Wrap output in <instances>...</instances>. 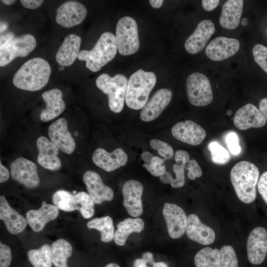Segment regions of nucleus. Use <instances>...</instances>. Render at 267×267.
<instances>
[{
    "instance_id": "nucleus-1",
    "label": "nucleus",
    "mask_w": 267,
    "mask_h": 267,
    "mask_svg": "<svg viewBox=\"0 0 267 267\" xmlns=\"http://www.w3.org/2000/svg\"><path fill=\"white\" fill-rule=\"evenodd\" d=\"M51 74L48 62L41 57L26 61L15 73L12 82L16 88L31 91H38L47 84Z\"/></svg>"
},
{
    "instance_id": "nucleus-2",
    "label": "nucleus",
    "mask_w": 267,
    "mask_h": 267,
    "mask_svg": "<svg viewBox=\"0 0 267 267\" xmlns=\"http://www.w3.org/2000/svg\"><path fill=\"white\" fill-rule=\"evenodd\" d=\"M230 178L239 199L245 204L254 202L256 198V186L259 179V171L254 164L242 161L232 168Z\"/></svg>"
},
{
    "instance_id": "nucleus-3",
    "label": "nucleus",
    "mask_w": 267,
    "mask_h": 267,
    "mask_svg": "<svg viewBox=\"0 0 267 267\" xmlns=\"http://www.w3.org/2000/svg\"><path fill=\"white\" fill-rule=\"evenodd\" d=\"M117 50L116 36L110 32H106L100 36L91 50H81L78 58L86 61V66L89 70L96 72L115 57Z\"/></svg>"
},
{
    "instance_id": "nucleus-4",
    "label": "nucleus",
    "mask_w": 267,
    "mask_h": 267,
    "mask_svg": "<svg viewBox=\"0 0 267 267\" xmlns=\"http://www.w3.org/2000/svg\"><path fill=\"white\" fill-rule=\"evenodd\" d=\"M156 83V76L152 72L140 69L134 72L128 82L125 95L127 105L134 110L142 109Z\"/></svg>"
},
{
    "instance_id": "nucleus-5",
    "label": "nucleus",
    "mask_w": 267,
    "mask_h": 267,
    "mask_svg": "<svg viewBox=\"0 0 267 267\" xmlns=\"http://www.w3.org/2000/svg\"><path fill=\"white\" fill-rule=\"evenodd\" d=\"M128 82L127 77L121 74L111 77L103 73L96 80V87L107 95L109 107L114 113H119L123 109Z\"/></svg>"
},
{
    "instance_id": "nucleus-6",
    "label": "nucleus",
    "mask_w": 267,
    "mask_h": 267,
    "mask_svg": "<svg viewBox=\"0 0 267 267\" xmlns=\"http://www.w3.org/2000/svg\"><path fill=\"white\" fill-rule=\"evenodd\" d=\"M52 200L58 209L65 212L79 210L85 219L90 218L94 215V202L85 192L73 195L66 190H59L54 193Z\"/></svg>"
},
{
    "instance_id": "nucleus-7",
    "label": "nucleus",
    "mask_w": 267,
    "mask_h": 267,
    "mask_svg": "<svg viewBox=\"0 0 267 267\" xmlns=\"http://www.w3.org/2000/svg\"><path fill=\"white\" fill-rule=\"evenodd\" d=\"M116 38L120 54L130 55L136 52L140 44L135 20L130 16L121 18L117 24Z\"/></svg>"
},
{
    "instance_id": "nucleus-8",
    "label": "nucleus",
    "mask_w": 267,
    "mask_h": 267,
    "mask_svg": "<svg viewBox=\"0 0 267 267\" xmlns=\"http://www.w3.org/2000/svg\"><path fill=\"white\" fill-rule=\"evenodd\" d=\"M37 42L31 34L14 37L0 45V66L3 67L18 57L27 56L35 48Z\"/></svg>"
},
{
    "instance_id": "nucleus-9",
    "label": "nucleus",
    "mask_w": 267,
    "mask_h": 267,
    "mask_svg": "<svg viewBox=\"0 0 267 267\" xmlns=\"http://www.w3.org/2000/svg\"><path fill=\"white\" fill-rule=\"evenodd\" d=\"M186 90L188 100L194 106H207L213 100L210 81L201 73L194 72L188 77Z\"/></svg>"
},
{
    "instance_id": "nucleus-10",
    "label": "nucleus",
    "mask_w": 267,
    "mask_h": 267,
    "mask_svg": "<svg viewBox=\"0 0 267 267\" xmlns=\"http://www.w3.org/2000/svg\"><path fill=\"white\" fill-rule=\"evenodd\" d=\"M10 173L13 179L25 187L31 189L38 187L40 180L36 165L23 157H19L10 164Z\"/></svg>"
},
{
    "instance_id": "nucleus-11",
    "label": "nucleus",
    "mask_w": 267,
    "mask_h": 267,
    "mask_svg": "<svg viewBox=\"0 0 267 267\" xmlns=\"http://www.w3.org/2000/svg\"><path fill=\"white\" fill-rule=\"evenodd\" d=\"M162 213L170 236L175 239L182 237L187 224V217L183 209L176 204L166 203Z\"/></svg>"
},
{
    "instance_id": "nucleus-12",
    "label": "nucleus",
    "mask_w": 267,
    "mask_h": 267,
    "mask_svg": "<svg viewBox=\"0 0 267 267\" xmlns=\"http://www.w3.org/2000/svg\"><path fill=\"white\" fill-rule=\"evenodd\" d=\"M86 6L76 1H68L57 9L56 23L64 28H70L81 24L87 15Z\"/></svg>"
},
{
    "instance_id": "nucleus-13",
    "label": "nucleus",
    "mask_w": 267,
    "mask_h": 267,
    "mask_svg": "<svg viewBox=\"0 0 267 267\" xmlns=\"http://www.w3.org/2000/svg\"><path fill=\"white\" fill-rule=\"evenodd\" d=\"M247 257L250 263L260 265L267 254V230L263 227H257L249 235L247 242Z\"/></svg>"
},
{
    "instance_id": "nucleus-14",
    "label": "nucleus",
    "mask_w": 267,
    "mask_h": 267,
    "mask_svg": "<svg viewBox=\"0 0 267 267\" xmlns=\"http://www.w3.org/2000/svg\"><path fill=\"white\" fill-rule=\"evenodd\" d=\"M143 191L142 183L136 180H128L123 185V205L129 214L133 217H139L143 213L141 199Z\"/></svg>"
},
{
    "instance_id": "nucleus-15",
    "label": "nucleus",
    "mask_w": 267,
    "mask_h": 267,
    "mask_svg": "<svg viewBox=\"0 0 267 267\" xmlns=\"http://www.w3.org/2000/svg\"><path fill=\"white\" fill-rule=\"evenodd\" d=\"M48 135L50 141L63 152L69 155L74 152L76 143L68 130L66 119L60 118L51 124Z\"/></svg>"
},
{
    "instance_id": "nucleus-16",
    "label": "nucleus",
    "mask_w": 267,
    "mask_h": 267,
    "mask_svg": "<svg viewBox=\"0 0 267 267\" xmlns=\"http://www.w3.org/2000/svg\"><path fill=\"white\" fill-rule=\"evenodd\" d=\"M240 48V43L235 38L218 37L207 45L205 53L211 60L220 61L235 54Z\"/></svg>"
},
{
    "instance_id": "nucleus-17",
    "label": "nucleus",
    "mask_w": 267,
    "mask_h": 267,
    "mask_svg": "<svg viewBox=\"0 0 267 267\" xmlns=\"http://www.w3.org/2000/svg\"><path fill=\"white\" fill-rule=\"evenodd\" d=\"M171 133L178 140L194 146L201 144L206 136L205 130L191 120L177 123L173 126Z\"/></svg>"
},
{
    "instance_id": "nucleus-18",
    "label": "nucleus",
    "mask_w": 267,
    "mask_h": 267,
    "mask_svg": "<svg viewBox=\"0 0 267 267\" xmlns=\"http://www.w3.org/2000/svg\"><path fill=\"white\" fill-rule=\"evenodd\" d=\"M173 96L172 91L167 88L158 89L142 109L140 119L146 122L156 119L170 103Z\"/></svg>"
},
{
    "instance_id": "nucleus-19",
    "label": "nucleus",
    "mask_w": 267,
    "mask_h": 267,
    "mask_svg": "<svg viewBox=\"0 0 267 267\" xmlns=\"http://www.w3.org/2000/svg\"><path fill=\"white\" fill-rule=\"evenodd\" d=\"M233 123L238 129L242 131L264 127L266 119L259 109L251 103L244 105L239 109L233 117Z\"/></svg>"
},
{
    "instance_id": "nucleus-20",
    "label": "nucleus",
    "mask_w": 267,
    "mask_h": 267,
    "mask_svg": "<svg viewBox=\"0 0 267 267\" xmlns=\"http://www.w3.org/2000/svg\"><path fill=\"white\" fill-rule=\"evenodd\" d=\"M215 32V25L212 21L208 19L201 21L185 41V50L192 54L199 52L205 47Z\"/></svg>"
},
{
    "instance_id": "nucleus-21",
    "label": "nucleus",
    "mask_w": 267,
    "mask_h": 267,
    "mask_svg": "<svg viewBox=\"0 0 267 267\" xmlns=\"http://www.w3.org/2000/svg\"><path fill=\"white\" fill-rule=\"evenodd\" d=\"M92 160L95 165L110 172L125 166L128 162V157L121 148H116L111 152L98 148L94 151Z\"/></svg>"
},
{
    "instance_id": "nucleus-22",
    "label": "nucleus",
    "mask_w": 267,
    "mask_h": 267,
    "mask_svg": "<svg viewBox=\"0 0 267 267\" xmlns=\"http://www.w3.org/2000/svg\"><path fill=\"white\" fill-rule=\"evenodd\" d=\"M83 180L88 194L94 203L100 204L105 201H111L114 192L109 186L104 184L100 176L96 172L88 171L83 176Z\"/></svg>"
},
{
    "instance_id": "nucleus-23",
    "label": "nucleus",
    "mask_w": 267,
    "mask_h": 267,
    "mask_svg": "<svg viewBox=\"0 0 267 267\" xmlns=\"http://www.w3.org/2000/svg\"><path fill=\"white\" fill-rule=\"evenodd\" d=\"M38 150V163L43 168L57 171L61 167V162L58 156L59 149L46 137L42 136L37 140Z\"/></svg>"
},
{
    "instance_id": "nucleus-24",
    "label": "nucleus",
    "mask_w": 267,
    "mask_h": 267,
    "mask_svg": "<svg viewBox=\"0 0 267 267\" xmlns=\"http://www.w3.org/2000/svg\"><path fill=\"white\" fill-rule=\"evenodd\" d=\"M185 233L189 239L203 245L212 244L216 238L214 230L203 223L199 217L194 214L187 217Z\"/></svg>"
},
{
    "instance_id": "nucleus-25",
    "label": "nucleus",
    "mask_w": 267,
    "mask_h": 267,
    "mask_svg": "<svg viewBox=\"0 0 267 267\" xmlns=\"http://www.w3.org/2000/svg\"><path fill=\"white\" fill-rule=\"evenodd\" d=\"M42 97L46 107L41 111L40 118L43 122H48L59 116L65 109L62 99L63 94L58 89H52L44 92Z\"/></svg>"
},
{
    "instance_id": "nucleus-26",
    "label": "nucleus",
    "mask_w": 267,
    "mask_h": 267,
    "mask_svg": "<svg viewBox=\"0 0 267 267\" xmlns=\"http://www.w3.org/2000/svg\"><path fill=\"white\" fill-rule=\"evenodd\" d=\"M57 207L43 201L41 207L38 210H30L26 213L28 223L35 232L43 229L46 224L58 216Z\"/></svg>"
},
{
    "instance_id": "nucleus-27",
    "label": "nucleus",
    "mask_w": 267,
    "mask_h": 267,
    "mask_svg": "<svg viewBox=\"0 0 267 267\" xmlns=\"http://www.w3.org/2000/svg\"><path fill=\"white\" fill-rule=\"evenodd\" d=\"M0 219L4 222L8 232L12 234L22 232L28 223L27 220L11 208L2 195L0 196Z\"/></svg>"
},
{
    "instance_id": "nucleus-28",
    "label": "nucleus",
    "mask_w": 267,
    "mask_h": 267,
    "mask_svg": "<svg viewBox=\"0 0 267 267\" xmlns=\"http://www.w3.org/2000/svg\"><path fill=\"white\" fill-rule=\"evenodd\" d=\"M82 39L71 34L66 36L56 54L57 62L62 66L72 65L78 57Z\"/></svg>"
},
{
    "instance_id": "nucleus-29",
    "label": "nucleus",
    "mask_w": 267,
    "mask_h": 267,
    "mask_svg": "<svg viewBox=\"0 0 267 267\" xmlns=\"http://www.w3.org/2000/svg\"><path fill=\"white\" fill-rule=\"evenodd\" d=\"M243 4L242 0H228L225 2L219 19L221 27L228 30L236 28L240 22Z\"/></svg>"
},
{
    "instance_id": "nucleus-30",
    "label": "nucleus",
    "mask_w": 267,
    "mask_h": 267,
    "mask_svg": "<svg viewBox=\"0 0 267 267\" xmlns=\"http://www.w3.org/2000/svg\"><path fill=\"white\" fill-rule=\"evenodd\" d=\"M114 234V242L119 246L126 243L129 235L133 232L140 233L144 228L143 220L140 218H126L119 222Z\"/></svg>"
},
{
    "instance_id": "nucleus-31",
    "label": "nucleus",
    "mask_w": 267,
    "mask_h": 267,
    "mask_svg": "<svg viewBox=\"0 0 267 267\" xmlns=\"http://www.w3.org/2000/svg\"><path fill=\"white\" fill-rule=\"evenodd\" d=\"M72 254L70 243L63 239H59L51 245L52 263L55 267H68L67 260Z\"/></svg>"
},
{
    "instance_id": "nucleus-32",
    "label": "nucleus",
    "mask_w": 267,
    "mask_h": 267,
    "mask_svg": "<svg viewBox=\"0 0 267 267\" xmlns=\"http://www.w3.org/2000/svg\"><path fill=\"white\" fill-rule=\"evenodd\" d=\"M87 227L100 232L101 240L105 243L111 242L114 234V227L112 219L109 216L96 218L88 222Z\"/></svg>"
},
{
    "instance_id": "nucleus-33",
    "label": "nucleus",
    "mask_w": 267,
    "mask_h": 267,
    "mask_svg": "<svg viewBox=\"0 0 267 267\" xmlns=\"http://www.w3.org/2000/svg\"><path fill=\"white\" fill-rule=\"evenodd\" d=\"M220 251L206 247L200 250L194 257L196 267H220Z\"/></svg>"
},
{
    "instance_id": "nucleus-34",
    "label": "nucleus",
    "mask_w": 267,
    "mask_h": 267,
    "mask_svg": "<svg viewBox=\"0 0 267 267\" xmlns=\"http://www.w3.org/2000/svg\"><path fill=\"white\" fill-rule=\"evenodd\" d=\"M29 262L34 267H51V247L44 244L39 249H32L27 253Z\"/></svg>"
},
{
    "instance_id": "nucleus-35",
    "label": "nucleus",
    "mask_w": 267,
    "mask_h": 267,
    "mask_svg": "<svg viewBox=\"0 0 267 267\" xmlns=\"http://www.w3.org/2000/svg\"><path fill=\"white\" fill-rule=\"evenodd\" d=\"M184 168L183 166L178 165L174 164L173 170L176 175V178L172 177L171 173L167 171L159 177L160 180L164 183H170L173 188L182 187L185 183Z\"/></svg>"
},
{
    "instance_id": "nucleus-36",
    "label": "nucleus",
    "mask_w": 267,
    "mask_h": 267,
    "mask_svg": "<svg viewBox=\"0 0 267 267\" xmlns=\"http://www.w3.org/2000/svg\"><path fill=\"white\" fill-rule=\"evenodd\" d=\"M208 149L210 151L212 161L216 164L223 165L230 160L228 151L218 142L213 141L209 143Z\"/></svg>"
},
{
    "instance_id": "nucleus-37",
    "label": "nucleus",
    "mask_w": 267,
    "mask_h": 267,
    "mask_svg": "<svg viewBox=\"0 0 267 267\" xmlns=\"http://www.w3.org/2000/svg\"><path fill=\"white\" fill-rule=\"evenodd\" d=\"M220 251V267H238L237 256L234 248L231 246L224 245Z\"/></svg>"
},
{
    "instance_id": "nucleus-38",
    "label": "nucleus",
    "mask_w": 267,
    "mask_h": 267,
    "mask_svg": "<svg viewBox=\"0 0 267 267\" xmlns=\"http://www.w3.org/2000/svg\"><path fill=\"white\" fill-rule=\"evenodd\" d=\"M149 144L151 148L157 150L165 161L174 157L173 149L168 143L159 139H153L150 140Z\"/></svg>"
},
{
    "instance_id": "nucleus-39",
    "label": "nucleus",
    "mask_w": 267,
    "mask_h": 267,
    "mask_svg": "<svg viewBox=\"0 0 267 267\" xmlns=\"http://www.w3.org/2000/svg\"><path fill=\"white\" fill-rule=\"evenodd\" d=\"M252 53L255 61L267 73V46L257 44L253 46Z\"/></svg>"
},
{
    "instance_id": "nucleus-40",
    "label": "nucleus",
    "mask_w": 267,
    "mask_h": 267,
    "mask_svg": "<svg viewBox=\"0 0 267 267\" xmlns=\"http://www.w3.org/2000/svg\"><path fill=\"white\" fill-rule=\"evenodd\" d=\"M165 160L158 156H154L149 164H144L143 166L154 177H160L166 171Z\"/></svg>"
},
{
    "instance_id": "nucleus-41",
    "label": "nucleus",
    "mask_w": 267,
    "mask_h": 267,
    "mask_svg": "<svg viewBox=\"0 0 267 267\" xmlns=\"http://www.w3.org/2000/svg\"><path fill=\"white\" fill-rule=\"evenodd\" d=\"M225 141L230 153L236 156L240 154L242 148L238 135L234 132H229L225 136Z\"/></svg>"
},
{
    "instance_id": "nucleus-42",
    "label": "nucleus",
    "mask_w": 267,
    "mask_h": 267,
    "mask_svg": "<svg viewBox=\"0 0 267 267\" xmlns=\"http://www.w3.org/2000/svg\"><path fill=\"white\" fill-rule=\"evenodd\" d=\"M188 170L187 176L189 178L195 179L202 175V170L198 162L194 159H190L185 165Z\"/></svg>"
},
{
    "instance_id": "nucleus-43",
    "label": "nucleus",
    "mask_w": 267,
    "mask_h": 267,
    "mask_svg": "<svg viewBox=\"0 0 267 267\" xmlns=\"http://www.w3.org/2000/svg\"><path fill=\"white\" fill-rule=\"evenodd\" d=\"M10 248L0 242V267H8L11 262Z\"/></svg>"
},
{
    "instance_id": "nucleus-44",
    "label": "nucleus",
    "mask_w": 267,
    "mask_h": 267,
    "mask_svg": "<svg viewBox=\"0 0 267 267\" xmlns=\"http://www.w3.org/2000/svg\"><path fill=\"white\" fill-rule=\"evenodd\" d=\"M257 185L259 193L267 204V171L262 174Z\"/></svg>"
},
{
    "instance_id": "nucleus-45",
    "label": "nucleus",
    "mask_w": 267,
    "mask_h": 267,
    "mask_svg": "<svg viewBox=\"0 0 267 267\" xmlns=\"http://www.w3.org/2000/svg\"><path fill=\"white\" fill-rule=\"evenodd\" d=\"M174 160L177 165L183 166L190 160L188 153L184 150H178L175 153Z\"/></svg>"
},
{
    "instance_id": "nucleus-46",
    "label": "nucleus",
    "mask_w": 267,
    "mask_h": 267,
    "mask_svg": "<svg viewBox=\"0 0 267 267\" xmlns=\"http://www.w3.org/2000/svg\"><path fill=\"white\" fill-rule=\"evenodd\" d=\"M20 2L26 8L34 9L39 7L43 3L42 0H21Z\"/></svg>"
},
{
    "instance_id": "nucleus-47",
    "label": "nucleus",
    "mask_w": 267,
    "mask_h": 267,
    "mask_svg": "<svg viewBox=\"0 0 267 267\" xmlns=\"http://www.w3.org/2000/svg\"><path fill=\"white\" fill-rule=\"evenodd\" d=\"M220 3L219 0H202L201 4L203 9L211 11L215 9Z\"/></svg>"
},
{
    "instance_id": "nucleus-48",
    "label": "nucleus",
    "mask_w": 267,
    "mask_h": 267,
    "mask_svg": "<svg viewBox=\"0 0 267 267\" xmlns=\"http://www.w3.org/2000/svg\"><path fill=\"white\" fill-rule=\"evenodd\" d=\"M9 177V173L8 170L0 163V182L3 183L8 180Z\"/></svg>"
},
{
    "instance_id": "nucleus-49",
    "label": "nucleus",
    "mask_w": 267,
    "mask_h": 267,
    "mask_svg": "<svg viewBox=\"0 0 267 267\" xmlns=\"http://www.w3.org/2000/svg\"><path fill=\"white\" fill-rule=\"evenodd\" d=\"M259 109L267 120V98H264L259 102Z\"/></svg>"
},
{
    "instance_id": "nucleus-50",
    "label": "nucleus",
    "mask_w": 267,
    "mask_h": 267,
    "mask_svg": "<svg viewBox=\"0 0 267 267\" xmlns=\"http://www.w3.org/2000/svg\"><path fill=\"white\" fill-rule=\"evenodd\" d=\"M14 36V34L11 32H8L2 34L0 36V45H3V44H5Z\"/></svg>"
},
{
    "instance_id": "nucleus-51",
    "label": "nucleus",
    "mask_w": 267,
    "mask_h": 267,
    "mask_svg": "<svg viewBox=\"0 0 267 267\" xmlns=\"http://www.w3.org/2000/svg\"><path fill=\"white\" fill-rule=\"evenodd\" d=\"M153 154L149 151H144L141 155V158L147 164H149L153 158Z\"/></svg>"
},
{
    "instance_id": "nucleus-52",
    "label": "nucleus",
    "mask_w": 267,
    "mask_h": 267,
    "mask_svg": "<svg viewBox=\"0 0 267 267\" xmlns=\"http://www.w3.org/2000/svg\"><path fill=\"white\" fill-rule=\"evenodd\" d=\"M142 259H143L147 264H152L153 266L155 263L153 260V255L149 252H146L142 254Z\"/></svg>"
},
{
    "instance_id": "nucleus-53",
    "label": "nucleus",
    "mask_w": 267,
    "mask_h": 267,
    "mask_svg": "<svg viewBox=\"0 0 267 267\" xmlns=\"http://www.w3.org/2000/svg\"><path fill=\"white\" fill-rule=\"evenodd\" d=\"M134 267H148L147 264L143 259L138 258L134 262Z\"/></svg>"
},
{
    "instance_id": "nucleus-54",
    "label": "nucleus",
    "mask_w": 267,
    "mask_h": 267,
    "mask_svg": "<svg viewBox=\"0 0 267 267\" xmlns=\"http://www.w3.org/2000/svg\"><path fill=\"white\" fill-rule=\"evenodd\" d=\"M163 1V0H150L149 3L152 7L159 8L162 6Z\"/></svg>"
},
{
    "instance_id": "nucleus-55",
    "label": "nucleus",
    "mask_w": 267,
    "mask_h": 267,
    "mask_svg": "<svg viewBox=\"0 0 267 267\" xmlns=\"http://www.w3.org/2000/svg\"><path fill=\"white\" fill-rule=\"evenodd\" d=\"M153 267H168V265L163 262L154 263Z\"/></svg>"
},
{
    "instance_id": "nucleus-56",
    "label": "nucleus",
    "mask_w": 267,
    "mask_h": 267,
    "mask_svg": "<svg viewBox=\"0 0 267 267\" xmlns=\"http://www.w3.org/2000/svg\"><path fill=\"white\" fill-rule=\"evenodd\" d=\"M1 1L7 5H10L15 3L16 0H2Z\"/></svg>"
},
{
    "instance_id": "nucleus-57",
    "label": "nucleus",
    "mask_w": 267,
    "mask_h": 267,
    "mask_svg": "<svg viewBox=\"0 0 267 267\" xmlns=\"http://www.w3.org/2000/svg\"><path fill=\"white\" fill-rule=\"evenodd\" d=\"M7 27V25L6 24V23L1 22L0 23V33L4 31L6 29Z\"/></svg>"
},
{
    "instance_id": "nucleus-58",
    "label": "nucleus",
    "mask_w": 267,
    "mask_h": 267,
    "mask_svg": "<svg viewBox=\"0 0 267 267\" xmlns=\"http://www.w3.org/2000/svg\"><path fill=\"white\" fill-rule=\"evenodd\" d=\"M104 267H120L119 265L115 263H111L106 265Z\"/></svg>"
},
{
    "instance_id": "nucleus-59",
    "label": "nucleus",
    "mask_w": 267,
    "mask_h": 267,
    "mask_svg": "<svg viewBox=\"0 0 267 267\" xmlns=\"http://www.w3.org/2000/svg\"><path fill=\"white\" fill-rule=\"evenodd\" d=\"M248 20L247 18H244L242 19L241 21V25L242 26H246L247 25Z\"/></svg>"
},
{
    "instance_id": "nucleus-60",
    "label": "nucleus",
    "mask_w": 267,
    "mask_h": 267,
    "mask_svg": "<svg viewBox=\"0 0 267 267\" xmlns=\"http://www.w3.org/2000/svg\"><path fill=\"white\" fill-rule=\"evenodd\" d=\"M231 114V111H229L227 112V115H230Z\"/></svg>"
}]
</instances>
